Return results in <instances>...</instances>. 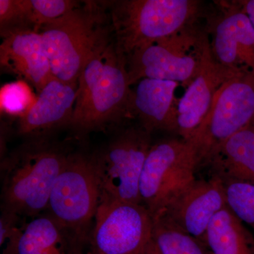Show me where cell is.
Instances as JSON below:
<instances>
[{"mask_svg": "<svg viewBox=\"0 0 254 254\" xmlns=\"http://www.w3.org/2000/svg\"><path fill=\"white\" fill-rule=\"evenodd\" d=\"M131 86L126 59L117 52L113 41L81 71L68 127L82 136L134 116Z\"/></svg>", "mask_w": 254, "mask_h": 254, "instance_id": "1", "label": "cell"}, {"mask_svg": "<svg viewBox=\"0 0 254 254\" xmlns=\"http://www.w3.org/2000/svg\"><path fill=\"white\" fill-rule=\"evenodd\" d=\"M38 32L54 77L76 88L87 63L114 41L109 10L104 1H81Z\"/></svg>", "mask_w": 254, "mask_h": 254, "instance_id": "2", "label": "cell"}, {"mask_svg": "<svg viewBox=\"0 0 254 254\" xmlns=\"http://www.w3.org/2000/svg\"><path fill=\"white\" fill-rule=\"evenodd\" d=\"M68 153L49 138L27 140L1 162L2 208L36 218L48 208Z\"/></svg>", "mask_w": 254, "mask_h": 254, "instance_id": "3", "label": "cell"}, {"mask_svg": "<svg viewBox=\"0 0 254 254\" xmlns=\"http://www.w3.org/2000/svg\"><path fill=\"white\" fill-rule=\"evenodd\" d=\"M119 54L128 55L158 40L194 26L203 14L197 0L107 1Z\"/></svg>", "mask_w": 254, "mask_h": 254, "instance_id": "4", "label": "cell"}, {"mask_svg": "<svg viewBox=\"0 0 254 254\" xmlns=\"http://www.w3.org/2000/svg\"><path fill=\"white\" fill-rule=\"evenodd\" d=\"M211 56L206 31L194 25L127 56L128 81L132 86L143 78H151L187 87Z\"/></svg>", "mask_w": 254, "mask_h": 254, "instance_id": "5", "label": "cell"}, {"mask_svg": "<svg viewBox=\"0 0 254 254\" xmlns=\"http://www.w3.org/2000/svg\"><path fill=\"white\" fill-rule=\"evenodd\" d=\"M99 182L93 157L68 153L50 193L48 215L66 230L82 253L100 204Z\"/></svg>", "mask_w": 254, "mask_h": 254, "instance_id": "6", "label": "cell"}, {"mask_svg": "<svg viewBox=\"0 0 254 254\" xmlns=\"http://www.w3.org/2000/svg\"><path fill=\"white\" fill-rule=\"evenodd\" d=\"M150 134L143 127L126 128L92 155L100 200L141 203L140 181L152 146Z\"/></svg>", "mask_w": 254, "mask_h": 254, "instance_id": "7", "label": "cell"}, {"mask_svg": "<svg viewBox=\"0 0 254 254\" xmlns=\"http://www.w3.org/2000/svg\"><path fill=\"white\" fill-rule=\"evenodd\" d=\"M198 165L196 150L190 142L169 139L152 145L142 171L140 196L153 218L194 181Z\"/></svg>", "mask_w": 254, "mask_h": 254, "instance_id": "8", "label": "cell"}, {"mask_svg": "<svg viewBox=\"0 0 254 254\" xmlns=\"http://www.w3.org/2000/svg\"><path fill=\"white\" fill-rule=\"evenodd\" d=\"M93 224L84 254H145L153 240V217L141 203L100 200Z\"/></svg>", "mask_w": 254, "mask_h": 254, "instance_id": "9", "label": "cell"}, {"mask_svg": "<svg viewBox=\"0 0 254 254\" xmlns=\"http://www.w3.org/2000/svg\"><path fill=\"white\" fill-rule=\"evenodd\" d=\"M254 120V73L241 71L220 88L204 121L188 141L196 150L199 164Z\"/></svg>", "mask_w": 254, "mask_h": 254, "instance_id": "10", "label": "cell"}, {"mask_svg": "<svg viewBox=\"0 0 254 254\" xmlns=\"http://www.w3.org/2000/svg\"><path fill=\"white\" fill-rule=\"evenodd\" d=\"M205 31L215 61L237 71L254 73V28L240 1H218L206 17Z\"/></svg>", "mask_w": 254, "mask_h": 254, "instance_id": "11", "label": "cell"}, {"mask_svg": "<svg viewBox=\"0 0 254 254\" xmlns=\"http://www.w3.org/2000/svg\"><path fill=\"white\" fill-rule=\"evenodd\" d=\"M226 206L224 182L213 176L209 180L195 179L177 193L160 214L204 243L212 220Z\"/></svg>", "mask_w": 254, "mask_h": 254, "instance_id": "12", "label": "cell"}, {"mask_svg": "<svg viewBox=\"0 0 254 254\" xmlns=\"http://www.w3.org/2000/svg\"><path fill=\"white\" fill-rule=\"evenodd\" d=\"M1 38V69L27 82L38 93L55 78L43 38L38 31L22 30Z\"/></svg>", "mask_w": 254, "mask_h": 254, "instance_id": "13", "label": "cell"}, {"mask_svg": "<svg viewBox=\"0 0 254 254\" xmlns=\"http://www.w3.org/2000/svg\"><path fill=\"white\" fill-rule=\"evenodd\" d=\"M76 88L53 78L38 92L31 110L18 120V134L27 140L48 138L56 130L69 126Z\"/></svg>", "mask_w": 254, "mask_h": 254, "instance_id": "14", "label": "cell"}, {"mask_svg": "<svg viewBox=\"0 0 254 254\" xmlns=\"http://www.w3.org/2000/svg\"><path fill=\"white\" fill-rule=\"evenodd\" d=\"M240 71L222 66L213 55L206 60L179 100L177 132L182 139L188 141L194 134L208 115L220 88Z\"/></svg>", "mask_w": 254, "mask_h": 254, "instance_id": "15", "label": "cell"}, {"mask_svg": "<svg viewBox=\"0 0 254 254\" xmlns=\"http://www.w3.org/2000/svg\"><path fill=\"white\" fill-rule=\"evenodd\" d=\"M136 84L133 113L141 120L142 127L149 133L155 130L177 131L179 100L175 91L179 83L143 78Z\"/></svg>", "mask_w": 254, "mask_h": 254, "instance_id": "16", "label": "cell"}, {"mask_svg": "<svg viewBox=\"0 0 254 254\" xmlns=\"http://www.w3.org/2000/svg\"><path fill=\"white\" fill-rule=\"evenodd\" d=\"M3 254H82L73 237L48 214L20 229Z\"/></svg>", "mask_w": 254, "mask_h": 254, "instance_id": "17", "label": "cell"}, {"mask_svg": "<svg viewBox=\"0 0 254 254\" xmlns=\"http://www.w3.org/2000/svg\"><path fill=\"white\" fill-rule=\"evenodd\" d=\"M205 163L222 181L254 183V130L249 126L213 150Z\"/></svg>", "mask_w": 254, "mask_h": 254, "instance_id": "18", "label": "cell"}, {"mask_svg": "<svg viewBox=\"0 0 254 254\" xmlns=\"http://www.w3.org/2000/svg\"><path fill=\"white\" fill-rule=\"evenodd\" d=\"M204 243L213 254H254L253 237L227 206L212 220Z\"/></svg>", "mask_w": 254, "mask_h": 254, "instance_id": "19", "label": "cell"}, {"mask_svg": "<svg viewBox=\"0 0 254 254\" xmlns=\"http://www.w3.org/2000/svg\"><path fill=\"white\" fill-rule=\"evenodd\" d=\"M153 219L152 240L160 254H210L204 243L190 236L163 214Z\"/></svg>", "mask_w": 254, "mask_h": 254, "instance_id": "20", "label": "cell"}, {"mask_svg": "<svg viewBox=\"0 0 254 254\" xmlns=\"http://www.w3.org/2000/svg\"><path fill=\"white\" fill-rule=\"evenodd\" d=\"M31 85L23 80L5 83L0 89V110L7 116L23 118L36 102Z\"/></svg>", "mask_w": 254, "mask_h": 254, "instance_id": "21", "label": "cell"}, {"mask_svg": "<svg viewBox=\"0 0 254 254\" xmlns=\"http://www.w3.org/2000/svg\"><path fill=\"white\" fill-rule=\"evenodd\" d=\"M226 205L242 223L254 228V183L225 181Z\"/></svg>", "mask_w": 254, "mask_h": 254, "instance_id": "22", "label": "cell"}, {"mask_svg": "<svg viewBox=\"0 0 254 254\" xmlns=\"http://www.w3.org/2000/svg\"><path fill=\"white\" fill-rule=\"evenodd\" d=\"M81 2L73 0H29L32 28L38 31L42 26L67 14L79 6Z\"/></svg>", "mask_w": 254, "mask_h": 254, "instance_id": "23", "label": "cell"}, {"mask_svg": "<svg viewBox=\"0 0 254 254\" xmlns=\"http://www.w3.org/2000/svg\"><path fill=\"white\" fill-rule=\"evenodd\" d=\"M22 30H33L30 22L29 0H0L1 36Z\"/></svg>", "mask_w": 254, "mask_h": 254, "instance_id": "24", "label": "cell"}, {"mask_svg": "<svg viewBox=\"0 0 254 254\" xmlns=\"http://www.w3.org/2000/svg\"><path fill=\"white\" fill-rule=\"evenodd\" d=\"M20 215L2 208L1 218H0V245L2 246L5 242H9L19 231L18 227V220Z\"/></svg>", "mask_w": 254, "mask_h": 254, "instance_id": "25", "label": "cell"}, {"mask_svg": "<svg viewBox=\"0 0 254 254\" xmlns=\"http://www.w3.org/2000/svg\"><path fill=\"white\" fill-rule=\"evenodd\" d=\"M240 3L242 9L250 18L254 28V0H244L240 1Z\"/></svg>", "mask_w": 254, "mask_h": 254, "instance_id": "26", "label": "cell"}, {"mask_svg": "<svg viewBox=\"0 0 254 254\" xmlns=\"http://www.w3.org/2000/svg\"><path fill=\"white\" fill-rule=\"evenodd\" d=\"M145 254H160L153 240H152L151 244L148 247V250H146Z\"/></svg>", "mask_w": 254, "mask_h": 254, "instance_id": "27", "label": "cell"}, {"mask_svg": "<svg viewBox=\"0 0 254 254\" xmlns=\"http://www.w3.org/2000/svg\"><path fill=\"white\" fill-rule=\"evenodd\" d=\"M210 254H212L211 252H210Z\"/></svg>", "mask_w": 254, "mask_h": 254, "instance_id": "28", "label": "cell"}]
</instances>
